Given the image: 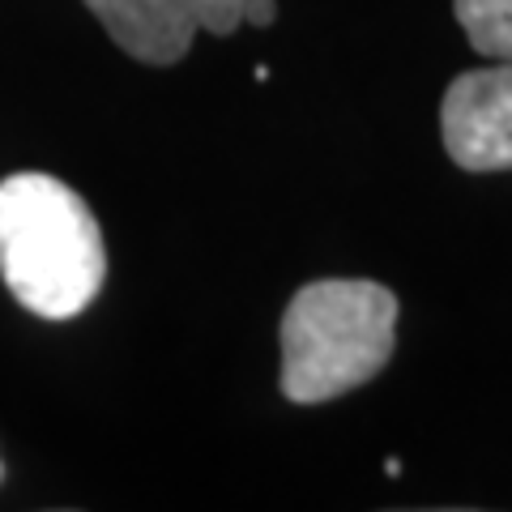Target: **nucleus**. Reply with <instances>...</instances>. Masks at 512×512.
<instances>
[{
	"label": "nucleus",
	"instance_id": "1",
	"mask_svg": "<svg viewBox=\"0 0 512 512\" xmlns=\"http://www.w3.org/2000/svg\"><path fill=\"white\" fill-rule=\"evenodd\" d=\"M0 278L43 320H73L99 299L107 282L99 218L56 175L0 180Z\"/></svg>",
	"mask_w": 512,
	"mask_h": 512
},
{
	"label": "nucleus",
	"instance_id": "2",
	"mask_svg": "<svg viewBox=\"0 0 512 512\" xmlns=\"http://www.w3.org/2000/svg\"><path fill=\"white\" fill-rule=\"evenodd\" d=\"M397 295L367 278L299 286L282 312V393L295 406L333 402L393 359Z\"/></svg>",
	"mask_w": 512,
	"mask_h": 512
},
{
	"label": "nucleus",
	"instance_id": "3",
	"mask_svg": "<svg viewBox=\"0 0 512 512\" xmlns=\"http://www.w3.org/2000/svg\"><path fill=\"white\" fill-rule=\"evenodd\" d=\"M103 30L141 64H175L192 35H231L244 22V0H86Z\"/></svg>",
	"mask_w": 512,
	"mask_h": 512
},
{
	"label": "nucleus",
	"instance_id": "4",
	"mask_svg": "<svg viewBox=\"0 0 512 512\" xmlns=\"http://www.w3.org/2000/svg\"><path fill=\"white\" fill-rule=\"evenodd\" d=\"M440 137L461 171H512V60L453 77L440 103Z\"/></svg>",
	"mask_w": 512,
	"mask_h": 512
},
{
	"label": "nucleus",
	"instance_id": "5",
	"mask_svg": "<svg viewBox=\"0 0 512 512\" xmlns=\"http://www.w3.org/2000/svg\"><path fill=\"white\" fill-rule=\"evenodd\" d=\"M453 13L474 52L512 60V0H453Z\"/></svg>",
	"mask_w": 512,
	"mask_h": 512
},
{
	"label": "nucleus",
	"instance_id": "6",
	"mask_svg": "<svg viewBox=\"0 0 512 512\" xmlns=\"http://www.w3.org/2000/svg\"><path fill=\"white\" fill-rule=\"evenodd\" d=\"M274 18H278V0H244V22L274 26Z\"/></svg>",
	"mask_w": 512,
	"mask_h": 512
}]
</instances>
